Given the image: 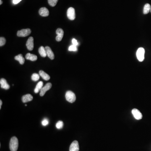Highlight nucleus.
<instances>
[{"label": "nucleus", "instance_id": "nucleus-18", "mask_svg": "<svg viewBox=\"0 0 151 151\" xmlns=\"http://www.w3.org/2000/svg\"><path fill=\"white\" fill-rule=\"evenodd\" d=\"M14 59L19 61L20 64L23 65L25 63V58H23L22 54H19L15 57Z\"/></svg>", "mask_w": 151, "mask_h": 151}, {"label": "nucleus", "instance_id": "nucleus-15", "mask_svg": "<svg viewBox=\"0 0 151 151\" xmlns=\"http://www.w3.org/2000/svg\"><path fill=\"white\" fill-rule=\"evenodd\" d=\"M39 75L42 79H43L44 80L46 81H48L50 79V76L47 73L44 72V71L42 70H40V71H39Z\"/></svg>", "mask_w": 151, "mask_h": 151}, {"label": "nucleus", "instance_id": "nucleus-23", "mask_svg": "<svg viewBox=\"0 0 151 151\" xmlns=\"http://www.w3.org/2000/svg\"><path fill=\"white\" fill-rule=\"evenodd\" d=\"M58 0H48V2L51 6L54 7L56 6Z\"/></svg>", "mask_w": 151, "mask_h": 151}, {"label": "nucleus", "instance_id": "nucleus-26", "mask_svg": "<svg viewBox=\"0 0 151 151\" xmlns=\"http://www.w3.org/2000/svg\"><path fill=\"white\" fill-rule=\"evenodd\" d=\"M69 50L70 51H77V48L76 46L74 45H71L69 48Z\"/></svg>", "mask_w": 151, "mask_h": 151}, {"label": "nucleus", "instance_id": "nucleus-20", "mask_svg": "<svg viewBox=\"0 0 151 151\" xmlns=\"http://www.w3.org/2000/svg\"><path fill=\"white\" fill-rule=\"evenodd\" d=\"M151 6L149 3H147L145 5L144 7L143 13L145 14H147L149 13L151 10Z\"/></svg>", "mask_w": 151, "mask_h": 151}, {"label": "nucleus", "instance_id": "nucleus-30", "mask_svg": "<svg viewBox=\"0 0 151 151\" xmlns=\"http://www.w3.org/2000/svg\"><path fill=\"white\" fill-rule=\"evenodd\" d=\"M0 1H1V3H0V4L1 5L2 4V1H1V0H0Z\"/></svg>", "mask_w": 151, "mask_h": 151}, {"label": "nucleus", "instance_id": "nucleus-9", "mask_svg": "<svg viewBox=\"0 0 151 151\" xmlns=\"http://www.w3.org/2000/svg\"><path fill=\"white\" fill-rule=\"evenodd\" d=\"M26 46L28 50L30 51L33 50L34 48V39L33 37L29 38L26 43Z\"/></svg>", "mask_w": 151, "mask_h": 151}, {"label": "nucleus", "instance_id": "nucleus-21", "mask_svg": "<svg viewBox=\"0 0 151 151\" xmlns=\"http://www.w3.org/2000/svg\"><path fill=\"white\" fill-rule=\"evenodd\" d=\"M40 78V75L37 73H34L32 75L31 79L33 81H37Z\"/></svg>", "mask_w": 151, "mask_h": 151}, {"label": "nucleus", "instance_id": "nucleus-7", "mask_svg": "<svg viewBox=\"0 0 151 151\" xmlns=\"http://www.w3.org/2000/svg\"><path fill=\"white\" fill-rule=\"evenodd\" d=\"M57 36L56 37V40L58 42H60L61 41L63 37V35H64V32L63 30L61 28H58L56 31Z\"/></svg>", "mask_w": 151, "mask_h": 151}, {"label": "nucleus", "instance_id": "nucleus-19", "mask_svg": "<svg viewBox=\"0 0 151 151\" xmlns=\"http://www.w3.org/2000/svg\"><path fill=\"white\" fill-rule=\"evenodd\" d=\"M38 51H39V54H40V56L44 58L47 56L46 49L43 46H41L40 48H39Z\"/></svg>", "mask_w": 151, "mask_h": 151}, {"label": "nucleus", "instance_id": "nucleus-13", "mask_svg": "<svg viewBox=\"0 0 151 151\" xmlns=\"http://www.w3.org/2000/svg\"><path fill=\"white\" fill-rule=\"evenodd\" d=\"M45 49H46V54L48 56L51 60L54 59V54L51 48L48 46H46L45 48Z\"/></svg>", "mask_w": 151, "mask_h": 151}, {"label": "nucleus", "instance_id": "nucleus-24", "mask_svg": "<svg viewBox=\"0 0 151 151\" xmlns=\"http://www.w3.org/2000/svg\"><path fill=\"white\" fill-rule=\"evenodd\" d=\"M6 40L5 38L3 37H1L0 38V46L1 47L4 46L6 43Z\"/></svg>", "mask_w": 151, "mask_h": 151}, {"label": "nucleus", "instance_id": "nucleus-5", "mask_svg": "<svg viewBox=\"0 0 151 151\" xmlns=\"http://www.w3.org/2000/svg\"><path fill=\"white\" fill-rule=\"evenodd\" d=\"M67 15L68 18L71 20H74L75 19V11L74 8L70 7L67 10Z\"/></svg>", "mask_w": 151, "mask_h": 151}, {"label": "nucleus", "instance_id": "nucleus-27", "mask_svg": "<svg viewBox=\"0 0 151 151\" xmlns=\"http://www.w3.org/2000/svg\"><path fill=\"white\" fill-rule=\"evenodd\" d=\"M72 42L73 45L74 46H78V43L77 42V40L75 39H73L72 40Z\"/></svg>", "mask_w": 151, "mask_h": 151}, {"label": "nucleus", "instance_id": "nucleus-11", "mask_svg": "<svg viewBox=\"0 0 151 151\" xmlns=\"http://www.w3.org/2000/svg\"><path fill=\"white\" fill-rule=\"evenodd\" d=\"M0 84L1 88L8 90L10 88V86L7 82L6 80L5 79L2 78L0 80Z\"/></svg>", "mask_w": 151, "mask_h": 151}, {"label": "nucleus", "instance_id": "nucleus-16", "mask_svg": "<svg viewBox=\"0 0 151 151\" xmlns=\"http://www.w3.org/2000/svg\"><path fill=\"white\" fill-rule=\"evenodd\" d=\"M25 57L27 60H30L32 61H36L37 59V56H36L35 55L32 54L30 53L27 54L26 55Z\"/></svg>", "mask_w": 151, "mask_h": 151}, {"label": "nucleus", "instance_id": "nucleus-2", "mask_svg": "<svg viewBox=\"0 0 151 151\" xmlns=\"http://www.w3.org/2000/svg\"><path fill=\"white\" fill-rule=\"evenodd\" d=\"M65 97L67 101L70 103H73L76 100L75 94L71 91H68L66 92L65 94Z\"/></svg>", "mask_w": 151, "mask_h": 151}, {"label": "nucleus", "instance_id": "nucleus-12", "mask_svg": "<svg viewBox=\"0 0 151 151\" xmlns=\"http://www.w3.org/2000/svg\"><path fill=\"white\" fill-rule=\"evenodd\" d=\"M39 13L40 16L43 17H48L49 16V11L46 7H42L39 10Z\"/></svg>", "mask_w": 151, "mask_h": 151}, {"label": "nucleus", "instance_id": "nucleus-1", "mask_svg": "<svg viewBox=\"0 0 151 151\" xmlns=\"http://www.w3.org/2000/svg\"><path fill=\"white\" fill-rule=\"evenodd\" d=\"M19 147V141L16 137L11 138L9 143V147L11 151H17Z\"/></svg>", "mask_w": 151, "mask_h": 151}, {"label": "nucleus", "instance_id": "nucleus-6", "mask_svg": "<svg viewBox=\"0 0 151 151\" xmlns=\"http://www.w3.org/2000/svg\"><path fill=\"white\" fill-rule=\"evenodd\" d=\"M52 85L51 84V83H48L46 85L44 86V87H43L40 90V96L41 97L43 96L46 92L48 91V90H49V89H50V88L52 87Z\"/></svg>", "mask_w": 151, "mask_h": 151}, {"label": "nucleus", "instance_id": "nucleus-8", "mask_svg": "<svg viewBox=\"0 0 151 151\" xmlns=\"http://www.w3.org/2000/svg\"><path fill=\"white\" fill-rule=\"evenodd\" d=\"M132 113L135 118L137 120H140L142 118V114L140 112L139 110H138V109H135V108L133 109L132 110Z\"/></svg>", "mask_w": 151, "mask_h": 151}, {"label": "nucleus", "instance_id": "nucleus-14", "mask_svg": "<svg viewBox=\"0 0 151 151\" xmlns=\"http://www.w3.org/2000/svg\"><path fill=\"white\" fill-rule=\"evenodd\" d=\"M33 97L31 94H28L23 96L21 100H22V102H24V103H26V102L32 101L33 100Z\"/></svg>", "mask_w": 151, "mask_h": 151}, {"label": "nucleus", "instance_id": "nucleus-22", "mask_svg": "<svg viewBox=\"0 0 151 151\" xmlns=\"http://www.w3.org/2000/svg\"><path fill=\"white\" fill-rule=\"evenodd\" d=\"M56 126L57 129H62L63 126V122L61 120H59L57 123Z\"/></svg>", "mask_w": 151, "mask_h": 151}, {"label": "nucleus", "instance_id": "nucleus-10", "mask_svg": "<svg viewBox=\"0 0 151 151\" xmlns=\"http://www.w3.org/2000/svg\"><path fill=\"white\" fill-rule=\"evenodd\" d=\"M79 147L78 141H74L71 144L69 148V151H79Z\"/></svg>", "mask_w": 151, "mask_h": 151}, {"label": "nucleus", "instance_id": "nucleus-29", "mask_svg": "<svg viewBox=\"0 0 151 151\" xmlns=\"http://www.w3.org/2000/svg\"><path fill=\"white\" fill-rule=\"evenodd\" d=\"M2 104V101L1 100H0V109H1Z\"/></svg>", "mask_w": 151, "mask_h": 151}, {"label": "nucleus", "instance_id": "nucleus-4", "mask_svg": "<svg viewBox=\"0 0 151 151\" xmlns=\"http://www.w3.org/2000/svg\"><path fill=\"white\" fill-rule=\"evenodd\" d=\"M31 33V30L30 29H22L18 31L17 35L19 37H25L29 35Z\"/></svg>", "mask_w": 151, "mask_h": 151}, {"label": "nucleus", "instance_id": "nucleus-31", "mask_svg": "<svg viewBox=\"0 0 151 151\" xmlns=\"http://www.w3.org/2000/svg\"><path fill=\"white\" fill-rule=\"evenodd\" d=\"M25 105L26 106H27V104H26Z\"/></svg>", "mask_w": 151, "mask_h": 151}, {"label": "nucleus", "instance_id": "nucleus-17", "mask_svg": "<svg viewBox=\"0 0 151 151\" xmlns=\"http://www.w3.org/2000/svg\"><path fill=\"white\" fill-rule=\"evenodd\" d=\"M43 82L42 81H40V82L38 83L37 85L36 86L35 88V90H34V92L35 93H38L40 91L42 88L43 87Z\"/></svg>", "mask_w": 151, "mask_h": 151}, {"label": "nucleus", "instance_id": "nucleus-32", "mask_svg": "<svg viewBox=\"0 0 151 151\" xmlns=\"http://www.w3.org/2000/svg\"><path fill=\"white\" fill-rule=\"evenodd\" d=\"M150 11H151V10H150Z\"/></svg>", "mask_w": 151, "mask_h": 151}, {"label": "nucleus", "instance_id": "nucleus-28", "mask_svg": "<svg viewBox=\"0 0 151 151\" xmlns=\"http://www.w3.org/2000/svg\"><path fill=\"white\" fill-rule=\"evenodd\" d=\"M21 1V0H13V3L14 4H18V3L20 2Z\"/></svg>", "mask_w": 151, "mask_h": 151}, {"label": "nucleus", "instance_id": "nucleus-3", "mask_svg": "<svg viewBox=\"0 0 151 151\" xmlns=\"http://www.w3.org/2000/svg\"><path fill=\"white\" fill-rule=\"evenodd\" d=\"M145 50L143 48H139L137 52V59L140 62L143 61L145 59Z\"/></svg>", "mask_w": 151, "mask_h": 151}, {"label": "nucleus", "instance_id": "nucleus-25", "mask_svg": "<svg viewBox=\"0 0 151 151\" xmlns=\"http://www.w3.org/2000/svg\"><path fill=\"white\" fill-rule=\"evenodd\" d=\"M49 120L46 118H45L42 121V124L43 126H46L49 124Z\"/></svg>", "mask_w": 151, "mask_h": 151}]
</instances>
